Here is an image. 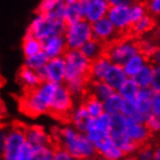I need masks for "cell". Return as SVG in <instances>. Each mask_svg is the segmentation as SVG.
<instances>
[{
  "label": "cell",
  "instance_id": "1",
  "mask_svg": "<svg viewBox=\"0 0 160 160\" xmlns=\"http://www.w3.org/2000/svg\"><path fill=\"white\" fill-rule=\"evenodd\" d=\"M58 147L69 152L77 160H91L96 156V149L87 135L70 124L55 127L51 135Z\"/></svg>",
  "mask_w": 160,
  "mask_h": 160
},
{
  "label": "cell",
  "instance_id": "2",
  "mask_svg": "<svg viewBox=\"0 0 160 160\" xmlns=\"http://www.w3.org/2000/svg\"><path fill=\"white\" fill-rule=\"evenodd\" d=\"M58 84L43 82L39 87L25 92L21 101V107L26 115L39 117L50 112Z\"/></svg>",
  "mask_w": 160,
  "mask_h": 160
},
{
  "label": "cell",
  "instance_id": "3",
  "mask_svg": "<svg viewBox=\"0 0 160 160\" xmlns=\"http://www.w3.org/2000/svg\"><path fill=\"white\" fill-rule=\"evenodd\" d=\"M66 23L64 21L52 20L42 14L36 13L28 25L25 34H28L39 41H44L52 36L63 35Z\"/></svg>",
  "mask_w": 160,
  "mask_h": 160
},
{
  "label": "cell",
  "instance_id": "4",
  "mask_svg": "<svg viewBox=\"0 0 160 160\" xmlns=\"http://www.w3.org/2000/svg\"><path fill=\"white\" fill-rule=\"evenodd\" d=\"M65 62V82L78 80L88 79L90 61L80 51L68 50L63 55Z\"/></svg>",
  "mask_w": 160,
  "mask_h": 160
},
{
  "label": "cell",
  "instance_id": "5",
  "mask_svg": "<svg viewBox=\"0 0 160 160\" xmlns=\"http://www.w3.org/2000/svg\"><path fill=\"white\" fill-rule=\"evenodd\" d=\"M139 52V44L132 39L116 40L105 48V55L109 60L119 66H122L128 59Z\"/></svg>",
  "mask_w": 160,
  "mask_h": 160
},
{
  "label": "cell",
  "instance_id": "6",
  "mask_svg": "<svg viewBox=\"0 0 160 160\" xmlns=\"http://www.w3.org/2000/svg\"><path fill=\"white\" fill-rule=\"evenodd\" d=\"M67 49L71 51H80L82 47L92 39L91 23L82 20L78 22L66 25L63 34Z\"/></svg>",
  "mask_w": 160,
  "mask_h": 160
},
{
  "label": "cell",
  "instance_id": "7",
  "mask_svg": "<svg viewBox=\"0 0 160 160\" xmlns=\"http://www.w3.org/2000/svg\"><path fill=\"white\" fill-rule=\"evenodd\" d=\"M75 107V99L65 84H59L52 99L50 112L55 118L68 119L71 111Z\"/></svg>",
  "mask_w": 160,
  "mask_h": 160
},
{
  "label": "cell",
  "instance_id": "8",
  "mask_svg": "<svg viewBox=\"0 0 160 160\" xmlns=\"http://www.w3.org/2000/svg\"><path fill=\"white\" fill-rule=\"evenodd\" d=\"M26 145L24 126L14 125L9 128L8 138L4 152L1 156L2 160H17L18 154Z\"/></svg>",
  "mask_w": 160,
  "mask_h": 160
},
{
  "label": "cell",
  "instance_id": "9",
  "mask_svg": "<svg viewBox=\"0 0 160 160\" xmlns=\"http://www.w3.org/2000/svg\"><path fill=\"white\" fill-rule=\"evenodd\" d=\"M38 73L42 82L58 86L65 83V62L63 58L49 59L45 67Z\"/></svg>",
  "mask_w": 160,
  "mask_h": 160
},
{
  "label": "cell",
  "instance_id": "10",
  "mask_svg": "<svg viewBox=\"0 0 160 160\" xmlns=\"http://www.w3.org/2000/svg\"><path fill=\"white\" fill-rule=\"evenodd\" d=\"M153 96L154 92L150 88L139 89L137 96L133 101L135 112L132 118L142 122L147 120V118L152 115V103Z\"/></svg>",
  "mask_w": 160,
  "mask_h": 160
},
{
  "label": "cell",
  "instance_id": "11",
  "mask_svg": "<svg viewBox=\"0 0 160 160\" xmlns=\"http://www.w3.org/2000/svg\"><path fill=\"white\" fill-rule=\"evenodd\" d=\"M92 28V38L102 43L103 45H109L115 42L118 38L119 32L114 27L107 18L93 22L91 24Z\"/></svg>",
  "mask_w": 160,
  "mask_h": 160
},
{
  "label": "cell",
  "instance_id": "12",
  "mask_svg": "<svg viewBox=\"0 0 160 160\" xmlns=\"http://www.w3.org/2000/svg\"><path fill=\"white\" fill-rule=\"evenodd\" d=\"M26 144L34 149L44 148L52 146V136L39 125H31L24 127Z\"/></svg>",
  "mask_w": 160,
  "mask_h": 160
},
{
  "label": "cell",
  "instance_id": "13",
  "mask_svg": "<svg viewBox=\"0 0 160 160\" xmlns=\"http://www.w3.org/2000/svg\"><path fill=\"white\" fill-rule=\"evenodd\" d=\"M130 5L131 4L123 6L110 5L106 18L119 33L128 29L130 26H132V21H131L129 12Z\"/></svg>",
  "mask_w": 160,
  "mask_h": 160
},
{
  "label": "cell",
  "instance_id": "14",
  "mask_svg": "<svg viewBox=\"0 0 160 160\" xmlns=\"http://www.w3.org/2000/svg\"><path fill=\"white\" fill-rule=\"evenodd\" d=\"M124 133L136 145L144 144L149 138V130L145 122L139 121L132 118H126L124 125Z\"/></svg>",
  "mask_w": 160,
  "mask_h": 160
},
{
  "label": "cell",
  "instance_id": "15",
  "mask_svg": "<svg viewBox=\"0 0 160 160\" xmlns=\"http://www.w3.org/2000/svg\"><path fill=\"white\" fill-rule=\"evenodd\" d=\"M110 8L108 0H84V21L89 23L104 18Z\"/></svg>",
  "mask_w": 160,
  "mask_h": 160
},
{
  "label": "cell",
  "instance_id": "16",
  "mask_svg": "<svg viewBox=\"0 0 160 160\" xmlns=\"http://www.w3.org/2000/svg\"><path fill=\"white\" fill-rule=\"evenodd\" d=\"M41 43L42 52L48 56L49 59L63 58V55L68 51L63 35L50 37Z\"/></svg>",
  "mask_w": 160,
  "mask_h": 160
},
{
  "label": "cell",
  "instance_id": "17",
  "mask_svg": "<svg viewBox=\"0 0 160 160\" xmlns=\"http://www.w3.org/2000/svg\"><path fill=\"white\" fill-rule=\"evenodd\" d=\"M65 0H43L37 7L36 13L45 15L52 20L63 21Z\"/></svg>",
  "mask_w": 160,
  "mask_h": 160
},
{
  "label": "cell",
  "instance_id": "18",
  "mask_svg": "<svg viewBox=\"0 0 160 160\" xmlns=\"http://www.w3.org/2000/svg\"><path fill=\"white\" fill-rule=\"evenodd\" d=\"M110 136L116 147L119 148L124 155L137 152L139 146L126 136L124 133V127H111Z\"/></svg>",
  "mask_w": 160,
  "mask_h": 160
},
{
  "label": "cell",
  "instance_id": "19",
  "mask_svg": "<svg viewBox=\"0 0 160 160\" xmlns=\"http://www.w3.org/2000/svg\"><path fill=\"white\" fill-rule=\"evenodd\" d=\"M84 18V0H65L63 21L68 24L78 22Z\"/></svg>",
  "mask_w": 160,
  "mask_h": 160
},
{
  "label": "cell",
  "instance_id": "20",
  "mask_svg": "<svg viewBox=\"0 0 160 160\" xmlns=\"http://www.w3.org/2000/svg\"><path fill=\"white\" fill-rule=\"evenodd\" d=\"M112 62L106 55L90 62V67L88 72L89 82H103L107 75L109 69L112 66Z\"/></svg>",
  "mask_w": 160,
  "mask_h": 160
},
{
  "label": "cell",
  "instance_id": "21",
  "mask_svg": "<svg viewBox=\"0 0 160 160\" xmlns=\"http://www.w3.org/2000/svg\"><path fill=\"white\" fill-rule=\"evenodd\" d=\"M90 119L91 118L88 115V112L82 103L73 108L68 117L70 125L82 133H84V131H86V128Z\"/></svg>",
  "mask_w": 160,
  "mask_h": 160
},
{
  "label": "cell",
  "instance_id": "22",
  "mask_svg": "<svg viewBox=\"0 0 160 160\" xmlns=\"http://www.w3.org/2000/svg\"><path fill=\"white\" fill-rule=\"evenodd\" d=\"M18 80L26 91L36 88L43 82L38 72L25 66L22 67L18 71Z\"/></svg>",
  "mask_w": 160,
  "mask_h": 160
},
{
  "label": "cell",
  "instance_id": "23",
  "mask_svg": "<svg viewBox=\"0 0 160 160\" xmlns=\"http://www.w3.org/2000/svg\"><path fill=\"white\" fill-rule=\"evenodd\" d=\"M127 79L128 78L125 75L123 69H122V66L112 64V66L109 69L103 82H105L112 89L118 91L122 84L126 82Z\"/></svg>",
  "mask_w": 160,
  "mask_h": 160
},
{
  "label": "cell",
  "instance_id": "24",
  "mask_svg": "<svg viewBox=\"0 0 160 160\" xmlns=\"http://www.w3.org/2000/svg\"><path fill=\"white\" fill-rule=\"evenodd\" d=\"M116 92L112 89L105 82H89L88 87V95L98 99L101 102L107 100L112 93Z\"/></svg>",
  "mask_w": 160,
  "mask_h": 160
},
{
  "label": "cell",
  "instance_id": "25",
  "mask_svg": "<svg viewBox=\"0 0 160 160\" xmlns=\"http://www.w3.org/2000/svg\"><path fill=\"white\" fill-rule=\"evenodd\" d=\"M105 45L92 38L82 47L80 52L91 62L105 55Z\"/></svg>",
  "mask_w": 160,
  "mask_h": 160
},
{
  "label": "cell",
  "instance_id": "26",
  "mask_svg": "<svg viewBox=\"0 0 160 160\" xmlns=\"http://www.w3.org/2000/svg\"><path fill=\"white\" fill-rule=\"evenodd\" d=\"M103 105H104L105 114H108L110 116L122 115V112H123L125 106V101L116 91L107 100L103 102Z\"/></svg>",
  "mask_w": 160,
  "mask_h": 160
},
{
  "label": "cell",
  "instance_id": "27",
  "mask_svg": "<svg viewBox=\"0 0 160 160\" xmlns=\"http://www.w3.org/2000/svg\"><path fill=\"white\" fill-rule=\"evenodd\" d=\"M146 64H147L146 56L143 55L141 52H139L136 55L132 56V58L128 59L123 65H122V69H123L128 79H132Z\"/></svg>",
  "mask_w": 160,
  "mask_h": 160
},
{
  "label": "cell",
  "instance_id": "28",
  "mask_svg": "<svg viewBox=\"0 0 160 160\" xmlns=\"http://www.w3.org/2000/svg\"><path fill=\"white\" fill-rule=\"evenodd\" d=\"M153 71H154V67L147 63L132 78V80L134 81V82L137 84V87L140 89L150 88L153 79Z\"/></svg>",
  "mask_w": 160,
  "mask_h": 160
},
{
  "label": "cell",
  "instance_id": "29",
  "mask_svg": "<svg viewBox=\"0 0 160 160\" xmlns=\"http://www.w3.org/2000/svg\"><path fill=\"white\" fill-rule=\"evenodd\" d=\"M82 106L86 109L88 115L91 119L97 118L104 114V105L103 102L94 98L90 95H87L82 100Z\"/></svg>",
  "mask_w": 160,
  "mask_h": 160
},
{
  "label": "cell",
  "instance_id": "30",
  "mask_svg": "<svg viewBox=\"0 0 160 160\" xmlns=\"http://www.w3.org/2000/svg\"><path fill=\"white\" fill-rule=\"evenodd\" d=\"M88 79H78L70 82H66L64 84L67 87L68 90L72 94L74 99L84 98L88 95Z\"/></svg>",
  "mask_w": 160,
  "mask_h": 160
},
{
  "label": "cell",
  "instance_id": "31",
  "mask_svg": "<svg viewBox=\"0 0 160 160\" xmlns=\"http://www.w3.org/2000/svg\"><path fill=\"white\" fill-rule=\"evenodd\" d=\"M22 52L26 58H29L34 54H37L42 52V43L34 37L25 34L22 41Z\"/></svg>",
  "mask_w": 160,
  "mask_h": 160
},
{
  "label": "cell",
  "instance_id": "32",
  "mask_svg": "<svg viewBox=\"0 0 160 160\" xmlns=\"http://www.w3.org/2000/svg\"><path fill=\"white\" fill-rule=\"evenodd\" d=\"M139 88L132 79H127L120 88L117 91L125 102H133L139 92Z\"/></svg>",
  "mask_w": 160,
  "mask_h": 160
},
{
  "label": "cell",
  "instance_id": "33",
  "mask_svg": "<svg viewBox=\"0 0 160 160\" xmlns=\"http://www.w3.org/2000/svg\"><path fill=\"white\" fill-rule=\"evenodd\" d=\"M48 61H49L48 56L43 52H41L37 54L29 56V58H26L24 61V66L27 68H30L36 72H39L45 67V65Z\"/></svg>",
  "mask_w": 160,
  "mask_h": 160
},
{
  "label": "cell",
  "instance_id": "34",
  "mask_svg": "<svg viewBox=\"0 0 160 160\" xmlns=\"http://www.w3.org/2000/svg\"><path fill=\"white\" fill-rule=\"evenodd\" d=\"M154 25V22L148 15H146L141 20L132 24V30L136 34H144L148 32Z\"/></svg>",
  "mask_w": 160,
  "mask_h": 160
},
{
  "label": "cell",
  "instance_id": "35",
  "mask_svg": "<svg viewBox=\"0 0 160 160\" xmlns=\"http://www.w3.org/2000/svg\"><path fill=\"white\" fill-rule=\"evenodd\" d=\"M129 12L133 24L147 15V9L146 6L142 3H131L129 6Z\"/></svg>",
  "mask_w": 160,
  "mask_h": 160
},
{
  "label": "cell",
  "instance_id": "36",
  "mask_svg": "<svg viewBox=\"0 0 160 160\" xmlns=\"http://www.w3.org/2000/svg\"><path fill=\"white\" fill-rule=\"evenodd\" d=\"M139 48H140V52L145 56L146 55L152 56L154 53V52L157 50L155 43L149 39L143 40L139 44Z\"/></svg>",
  "mask_w": 160,
  "mask_h": 160
},
{
  "label": "cell",
  "instance_id": "37",
  "mask_svg": "<svg viewBox=\"0 0 160 160\" xmlns=\"http://www.w3.org/2000/svg\"><path fill=\"white\" fill-rule=\"evenodd\" d=\"M54 147H48L44 148L35 149L33 160H52Z\"/></svg>",
  "mask_w": 160,
  "mask_h": 160
},
{
  "label": "cell",
  "instance_id": "38",
  "mask_svg": "<svg viewBox=\"0 0 160 160\" xmlns=\"http://www.w3.org/2000/svg\"><path fill=\"white\" fill-rule=\"evenodd\" d=\"M149 132L160 133V118L154 115H150L145 121Z\"/></svg>",
  "mask_w": 160,
  "mask_h": 160
},
{
  "label": "cell",
  "instance_id": "39",
  "mask_svg": "<svg viewBox=\"0 0 160 160\" xmlns=\"http://www.w3.org/2000/svg\"><path fill=\"white\" fill-rule=\"evenodd\" d=\"M52 160H77V159L73 157L65 149H63L59 147H55L53 149Z\"/></svg>",
  "mask_w": 160,
  "mask_h": 160
},
{
  "label": "cell",
  "instance_id": "40",
  "mask_svg": "<svg viewBox=\"0 0 160 160\" xmlns=\"http://www.w3.org/2000/svg\"><path fill=\"white\" fill-rule=\"evenodd\" d=\"M137 160H153V148L144 147L137 149Z\"/></svg>",
  "mask_w": 160,
  "mask_h": 160
},
{
  "label": "cell",
  "instance_id": "41",
  "mask_svg": "<svg viewBox=\"0 0 160 160\" xmlns=\"http://www.w3.org/2000/svg\"><path fill=\"white\" fill-rule=\"evenodd\" d=\"M34 152H35V149L26 144L22 149L20 154H18L17 160H33Z\"/></svg>",
  "mask_w": 160,
  "mask_h": 160
},
{
  "label": "cell",
  "instance_id": "42",
  "mask_svg": "<svg viewBox=\"0 0 160 160\" xmlns=\"http://www.w3.org/2000/svg\"><path fill=\"white\" fill-rule=\"evenodd\" d=\"M150 88L153 90L154 93H160V68L154 67L153 79Z\"/></svg>",
  "mask_w": 160,
  "mask_h": 160
},
{
  "label": "cell",
  "instance_id": "43",
  "mask_svg": "<svg viewBox=\"0 0 160 160\" xmlns=\"http://www.w3.org/2000/svg\"><path fill=\"white\" fill-rule=\"evenodd\" d=\"M8 133H9V128L1 126L0 127V157L2 156L6 142H7V138H8Z\"/></svg>",
  "mask_w": 160,
  "mask_h": 160
},
{
  "label": "cell",
  "instance_id": "44",
  "mask_svg": "<svg viewBox=\"0 0 160 160\" xmlns=\"http://www.w3.org/2000/svg\"><path fill=\"white\" fill-rule=\"evenodd\" d=\"M152 115L160 118V93H154L152 103Z\"/></svg>",
  "mask_w": 160,
  "mask_h": 160
},
{
  "label": "cell",
  "instance_id": "45",
  "mask_svg": "<svg viewBox=\"0 0 160 160\" xmlns=\"http://www.w3.org/2000/svg\"><path fill=\"white\" fill-rule=\"evenodd\" d=\"M148 11L156 16H160V0H152L148 4Z\"/></svg>",
  "mask_w": 160,
  "mask_h": 160
},
{
  "label": "cell",
  "instance_id": "46",
  "mask_svg": "<svg viewBox=\"0 0 160 160\" xmlns=\"http://www.w3.org/2000/svg\"><path fill=\"white\" fill-rule=\"evenodd\" d=\"M152 62L154 63L155 67L160 68V48L154 52V53L152 55Z\"/></svg>",
  "mask_w": 160,
  "mask_h": 160
},
{
  "label": "cell",
  "instance_id": "47",
  "mask_svg": "<svg viewBox=\"0 0 160 160\" xmlns=\"http://www.w3.org/2000/svg\"><path fill=\"white\" fill-rule=\"evenodd\" d=\"M109 3L112 6H123V5H129L132 2L127 1V0H111V1H109Z\"/></svg>",
  "mask_w": 160,
  "mask_h": 160
},
{
  "label": "cell",
  "instance_id": "48",
  "mask_svg": "<svg viewBox=\"0 0 160 160\" xmlns=\"http://www.w3.org/2000/svg\"><path fill=\"white\" fill-rule=\"evenodd\" d=\"M153 160H160V145L153 149Z\"/></svg>",
  "mask_w": 160,
  "mask_h": 160
},
{
  "label": "cell",
  "instance_id": "49",
  "mask_svg": "<svg viewBox=\"0 0 160 160\" xmlns=\"http://www.w3.org/2000/svg\"><path fill=\"white\" fill-rule=\"evenodd\" d=\"M157 36H158V42L160 44V27L158 28V30H157Z\"/></svg>",
  "mask_w": 160,
  "mask_h": 160
},
{
  "label": "cell",
  "instance_id": "50",
  "mask_svg": "<svg viewBox=\"0 0 160 160\" xmlns=\"http://www.w3.org/2000/svg\"><path fill=\"white\" fill-rule=\"evenodd\" d=\"M0 160H2V159H1V157H0Z\"/></svg>",
  "mask_w": 160,
  "mask_h": 160
}]
</instances>
